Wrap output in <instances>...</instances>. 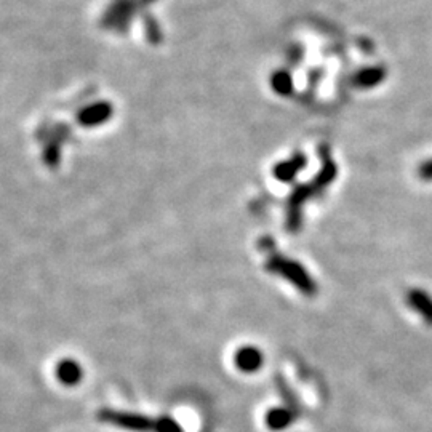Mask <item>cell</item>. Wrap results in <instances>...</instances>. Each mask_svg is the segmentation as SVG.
<instances>
[{
    "mask_svg": "<svg viewBox=\"0 0 432 432\" xmlns=\"http://www.w3.org/2000/svg\"><path fill=\"white\" fill-rule=\"evenodd\" d=\"M234 363L240 372L255 373L265 363V356L256 346H242L235 352Z\"/></svg>",
    "mask_w": 432,
    "mask_h": 432,
    "instance_id": "cell-6",
    "label": "cell"
},
{
    "mask_svg": "<svg viewBox=\"0 0 432 432\" xmlns=\"http://www.w3.org/2000/svg\"><path fill=\"white\" fill-rule=\"evenodd\" d=\"M294 421V412L290 407H274L267 410L265 423L274 432L285 431Z\"/></svg>",
    "mask_w": 432,
    "mask_h": 432,
    "instance_id": "cell-9",
    "label": "cell"
},
{
    "mask_svg": "<svg viewBox=\"0 0 432 432\" xmlns=\"http://www.w3.org/2000/svg\"><path fill=\"white\" fill-rule=\"evenodd\" d=\"M114 108L110 103L106 101H99L93 103L90 106L83 108L81 113H78V124L83 126H97L101 125L113 117Z\"/></svg>",
    "mask_w": 432,
    "mask_h": 432,
    "instance_id": "cell-5",
    "label": "cell"
},
{
    "mask_svg": "<svg viewBox=\"0 0 432 432\" xmlns=\"http://www.w3.org/2000/svg\"><path fill=\"white\" fill-rule=\"evenodd\" d=\"M320 157H322V168H320L317 176L314 178V181L309 183L314 191V196H317L324 189L329 188V184L333 183L336 175H338V167H336V163L331 159L329 147H320Z\"/></svg>",
    "mask_w": 432,
    "mask_h": 432,
    "instance_id": "cell-3",
    "label": "cell"
},
{
    "mask_svg": "<svg viewBox=\"0 0 432 432\" xmlns=\"http://www.w3.org/2000/svg\"><path fill=\"white\" fill-rule=\"evenodd\" d=\"M98 419L103 423L117 426L120 429L131 431V432H154L156 431V419L149 418L146 415L131 413V412H120V410L104 408L98 413Z\"/></svg>",
    "mask_w": 432,
    "mask_h": 432,
    "instance_id": "cell-2",
    "label": "cell"
},
{
    "mask_svg": "<svg viewBox=\"0 0 432 432\" xmlns=\"http://www.w3.org/2000/svg\"><path fill=\"white\" fill-rule=\"evenodd\" d=\"M418 175L421 180L424 181H432V159L426 160L424 163H421L418 168Z\"/></svg>",
    "mask_w": 432,
    "mask_h": 432,
    "instance_id": "cell-14",
    "label": "cell"
},
{
    "mask_svg": "<svg viewBox=\"0 0 432 432\" xmlns=\"http://www.w3.org/2000/svg\"><path fill=\"white\" fill-rule=\"evenodd\" d=\"M131 13H133V2L131 0H115L108 8L103 17V24L106 28L124 29L128 24Z\"/></svg>",
    "mask_w": 432,
    "mask_h": 432,
    "instance_id": "cell-4",
    "label": "cell"
},
{
    "mask_svg": "<svg viewBox=\"0 0 432 432\" xmlns=\"http://www.w3.org/2000/svg\"><path fill=\"white\" fill-rule=\"evenodd\" d=\"M384 78H386V69L383 66H368L352 77V83L359 88H373L378 87Z\"/></svg>",
    "mask_w": 432,
    "mask_h": 432,
    "instance_id": "cell-10",
    "label": "cell"
},
{
    "mask_svg": "<svg viewBox=\"0 0 432 432\" xmlns=\"http://www.w3.org/2000/svg\"><path fill=\"white\" fill-rule=\"evenodd\" d=\"M308 163V157L303 154V152H297V154L290 157L288 160H283L281 163H277L274 167V176L277 178L279 181L282 183H290L294 180V176L298 175L299 170H303Z\"/></svg>",
    "mask_w": 432,
    "mask_h": 432,
    "instance_id": "cell-7",
    "label": "cell"
},
{
    "mask_svg": "<svg viewBox=\"0 0 432 432\" xmlns=\"http://www.w3.org/2000/svg\"><path fill=\"white\" fill-rule=\"evenodd\" d=\"M271 87L281 97H288L293 93V77L285 69H279L271 76Z\"/></svg>",
    "mask_w": 432,
    "mask_h": 432,
    "instance_id": "cell-12",
    "label": "cell"
},
{
    "mask_svg": "<svg viewBox=\"0 0 432 432\" xmlns=\"http://www.w3.org/2000/svg\"><path fill=\"white\" fill-rule=\"evenodd\" d=\"M82 368L76 360H63L56 368V378L66 386H76L82 379Z\"/></svg>",
    "mask_w": 432,
    "mask_h": 432,
    "instance_id": "cell-11",
    "label": "cell"
},
{
    "mask_svg": "<svg viewBox=\"0 0 432 432\" xmlns=\"http://www.w3.org/2000/svg\"><path fill=\"white\" fill-rule=\"evenodd\" d=\"M144 3H151V2H154V0H143Z\"/></svg>",
    "mask_w": 432,
    "mask_h": 432,
    "instance_id": "cell-15",
    "label": "cell"
},
{
    "mask_svg": "<svg viewBox=\"0 0 432 432\" xmlns=\"http://www.w3.org/2000/svg\"><path fill=\"white\" fill-rule=\"evenodd\" d=\"M154 432H184V429L175 418H172V416H160V418L156 419Z\"/></svg>",
    "mask_w": 432,
    "mask_h": 432,
    "instance_id": "cell-13",
    "label": "cell"
},
{
    "mask_svg": "<svg viewBox=\"0 0 432 432\" xmlns=\"http://www.w3.org/2000/svg\"><path fill=\"white\" fill-rule=\"evenodd\" d=\"M407 303L426 322L432 325V297L423 290L413 288L407 293Z\"/></svg>",
    "mask_w": 432,
    "mask_h": 432,
    "instance_id": "cell-8",
    "label": "cell"
},
{
    "mask_svg": "<svg viewBox=\"0 0 432 432\" xmlns=\"http://www.w3.org/2000/svg\"><path fill=\"white\" fill-rule=\"evenodd\" d=\"M266 269L283 277L290 283H293L306 297H315L317 294V283L310 277L306 267L299 265L298 261L290 260V258L279 255V253H272L266 261Z\"/></svg>",
    "mask_w": 432,
    "mask_h": 432,
    "instance_id": "cell-1",
    "label": "cell"
}]
</instances>
